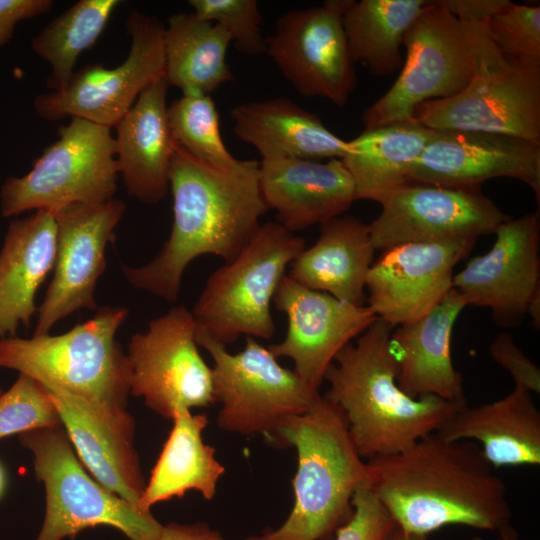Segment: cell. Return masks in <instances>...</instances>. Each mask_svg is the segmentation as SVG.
Listing matches in <instances>:
<instances>
[{"mask_svg": "<svg viewBox=\"0 0 540 540\" xmlns=\"http://www.w3.org/2000/svg\"><path fill=\"white\" fill-rule=\"evenodd\" d=\"M169 189L173 221L158 254L141 267L123 266L129 283L175 302L186 267L197 257L232 261L251 240L268 208L259 187V162L239 160L219 168L176 145Z\"/></svg>", "mask_w": 540, "mask_h": 540, "instance_id": "cell-1", "label": "cell"}, {"mask_svg": "<svg viewBox=\"0 0 540 540\" xmlns=\"http://www.w3.org/2000/svg\"><path fill=\"white\" fill-rule=\"evenodd\" d=\"M367 463L370 487L404 533L428 536L447 525L498 531L510 524L507 486L473 441L434 432Z\"/></svg>", "mask_w": 540, "mask_h": 540, "instance_id": "cell-2", "label": "cell"}, {"mask_svg": "<svg viewBox=\"0 0 540 540\" xmlns=\"http://www.w3.org/2000/svg\"><path fill=\"white\" fill-rule=\"evenodd\" d=\"M393 327L377 319L356 343L335 356L324 380V395L343 413L352 441L364 459L401 452L436 432L467 402L436 396L413 398L397 383L398 364L391 346Z\"/></svg>", "mask_w": 540, "mask_h": 540, "instance_id": "cell-3", "label": "cell"}, {"mask_svg": "<svg viewBox=\"0 0 540 540\" xmlns=\"http://www.w3.org/2000/svg\"><path fill=\"white\" fill-rule=\"evenodd\" d=\"M276 439L296 448L298 465L292 510L278 529L265 533L268 540H330L351 517L355 491L371 480L343 413L321 396L308 412L289 419Z\"/></svg>", "mask_w": 540, "mask_h": 540, "instance_id": "cell-4", "label": "cell"}, {"mask_svg": "<svg viewBox=\"0 0 540 540\" xmlns=\"http://www.w3.org/2000/svg\"><path fill=\"white\" fill-rule=\"evenodd\" d=\"M127 315L126 308L103 307L60 335L1 338L0 367L27 375L46 389L126 408L129 365L115 336Z\"/></svg>", "mask_w": 540, "mask_h": 540, "instance_id": "cell-5", "label": "cell"}, {"mask_svg": "<svg viewBox=\"0 0 540 540\" xmlns=\"http://www.w3.org/2000/svg\"><path fill=\"white\" fill-rule=\"evenodd\" d=\"M304 248L302 237L276 221L261 224L239 254L207 279L191 311L196 334L224 346L241 336L271 338L275 292Z\"/></svg>", "mask_w": 540, "mask_h": 540, "instance_id": "cell-6", "label": "cell"}, {"mask_svg": "<svg viewBox=\"0 0 540 540\" xmlns=\"http://www.w3.org/2000/svg\"><path fill=\"white\" fill-rule=\"evenodd\" d=\"M414 118L429 129L480 131L540 143V61L501 53L486 24L468 85L452 97L420 104Z\"/></svg>", "mask_w": 540, "mask_h": 540, "instance_id": "cell-7", "label": "cell"}, {"mask_svg": "<svg viewBox=\"0 0 540 540\" xmlns=\"http://www.w3.org/2000/svg\"><path fill=\"white\" fill-rule=\"evenodd\" d=\"M486 24L461 22L435 1H427L404 37L398 78L362 115L365 129L414 119L420 104L461 92L474 75Z\"/></svg>", "mask_w": 540, "mask_h": 540, "instance_id": "cell-8", "label": "cell"}, {"mask_svg": "<svg viewBox=\"0 0 540 540\" xmlns=\"http://www.w3.org/2000/svg\"><path fill=\"white\" fill-rule=\"evenodd\" d=\"M33 455L34 471L46 491V512L36 540H61L108 525L130 540H157L163 525L89 476L63 428H41L19 435Z\"/></svg>", "mask_w": 540, "mask_h": 540, "instance_id": "cell-9", "label": "cell"}, {"mask_svg": "<svg viewBox=\"0 0 540 540\" xmlns=\"http://www.w3.org/2000/svg\"><path fill=\"white\" fill-rule=\"evenodd\" d=\"M118 176L111 128L71 118L27 174L4 182L1 215L31 210L55 214L70 205L102 203L114 198Z\"/></svg>", "mask_w": 540, "mask_h": 540, "instance_id": "cell-10", "label": "cell"}, {"mask_svg": "<svg viewBox=\"0 0 540 540\" xmlns=\"http://www.w3.org/2000/svg\"><path fill=\"white\" fill-rule=\"evenodd\" d=\"M196 341L213 360V397L221 404L217 425L224 431L276 439L289 419L308 412L321 397L254 338L247 337L235 354L206 336L196 334Z\"/></svg>", "mask_w": 540, "mask_h": 540, "instance_id": "cell-11", "label": "cell"}, {"mask_svg": "<svg viewBox=\"0 0 540 540\" xmlns=\"http://www.w3.org/2000/svg\"><path fill=\"white\" fill-rule=\"evenodd\" d=\"M126 28L131 38L127 58L114 68L88 65L75 71L58 91L38 95L37 114L49 121L65 117L115 127L140 94L164 78L165 26L154 16L129 13Z\"/></svg>", "mask_w": 540, "mask_h": 540, "instance_id": "cell-12", "label": "cell"}, {"mask_svg": "<svg viewBox=\"0 0 540 540\" xmlns=\"http://www.w3.org/2000/svg\"><path fill=\"white\" fill-rule=\"evenodd\" d=\"M130 393L160 416L213 403L212 368L198 350L196 323L185 306L152 319L132 336L126 354Z\"/></svg>", "mask_w": 540, "mask_h": 540, "instance_id": "cell-13", "label": "cell"}, {"mask_svg": "<svg viewBox=\"0 0 540 540\" xmlns=\"http://www.w3.org/2000/svg\"><path fill=\"white\" fill-rule=\"evenodd\" d=\"M352 0L285 12L266 37V54L283 77L306 97H321L344 106L357 78L343 17Z\"/></svg>", "mask_w": 540, "mask_h": 540, "instance_id": "cell-14", "label": "cell"}, {"mask_svg": "<svg viewBox=\"0 0 540 540\" xmlns=\"http://www.w3.org/2000/svg\"><path fill=\"white\" fill-rule=\"evenodd\" d=\"M369 224L375 249L405 243L475 239L509 219L479 188H453L409 181L379 203Z\"/></svg>", "mask_w": 540, "mask_h": 540, "instance_id": "cell-15", "label": "cell"}, {"mask_svg": "<svg viewBox=\"0 0 540 540\" xmlns=\"http://www.w3.org/2000/svg\"><path fill=\"white\" fill-rule=\"evenodd\" d=\"M125 211L117 198L67 206L55 215L53 278L38 307L34 335L49 333L60 320L82 309L97 310L94 298L106 267L105 250Z\"/></svg>", "mask_w": 540, "mask_h": 540, "instance_id": "cell-16", "label": "cell"}, {"mask_svg": "<svg viewBox=\"0 0 540 540\" xmlns=\"http://www.w3.org/2000/svg\"><path fill=\"white\" fill-rule=\"evenodd\" d=\"M494 233L491 249L455 274L452 288L467 306L489 308L499 326L515 327L540 292L539 212L509 218Z\"/></svg>", "mask_w": 540, "mask_h": 540, "instance_id": "cell-17", "label": "cell"}, {"mask_svg": "<svg viewBox=\"0 0 540 540\" xmlns=\"http://www.w3.org/2000/svg\"><path fill=\"white\" fill-rule=\"evenodd\" d=\"M507 177L540 199V143L480 131L435 130L409 172V180L453 188H479Z\"/></svg>", "mask_w": 540, "mask_h": 540, "instance_id": "cell-18", "label": "cell"}, {"mask_svg": "<svg viewBox=\"0 0 540 540\" xmlns=\"http://www.w3.org/2000/svg\"><path fill=\"white\" fill-rule=\"evenodd\" d=\"M475 243V239L405 243L383 250L367 276V306L392 327L422 317L452 289L454 268Z\"/></svg>", "mask_w": 540, "mask_h": 540, "instance_id": "cell-19", "label": "cell"}, {"mask_svg": "<svg viewBox=\"0 0 540 540\" xmlns=\"http://www.w3.org/2000/svg\"><path fill=\"white\" fill-rule=\"evenodd\" d=\"M273 303L287 316L288 326L284 339L268 349L276 358L291 359L294 371L317 390L338 352L377 320L368 306L343 302L287 275Z\"/></svg>", "mask_w": 540, "mask_h": 540, "instance_id": "cell-20", "label": "cell"}, {"mask_svg": "<svg viewBox=\"0 0 540 540\" xmlns=\"http://www.w3.org/2000/svg\"><path fill=\"white\" fill-rule=\"evenodd\" d=\"M46 391L81 463L101 485L138 508L146 484L133 444L135 423L126 408Z\"/></svg>", "mask_w": 540, "mask_h": 540, "instance_id": "cell-21", "label": "cell"}, {"mask_svg": "<svg viewBox=\"0 0 540 540\" xmlns=\"http://www.w3.org/2000/svg\"><path fill=\"white\" fill-rule=\"evenodd\" d=\"M259 187L276 222L290 232L342 216L356 200L341 159H267L259 162Z\"/></svg>", "mask_w": 540, "mask_h": 540, "instance_id": "cell-22", "label": "cell"}, {"mask_svg": "<svg viewBox=\"0 0 540 540\" xmlns=\"http://www.w3.org/2000/svg\"><path fill=\"white\" fill-rule=\"evenodd\" d=\"M466 306L452 288L428 313L392 332L397 383L410 397L436 396L466 402L462 374L455 369L451 357L453 326Z\"/></svg>", "mask_w": 540, "mask_h": 540, "instance_id": "cell-23", "label": "cell"}, {"mask_svg": "<svg viewBox=\"0 0 540 540\" xmlns=\"http://www.w3.org/2000/svg\"><path fill=\"white\" fill-rule=\"evenodd\" d=\"M168 87L164 78L152 83L115 126L119 175L129 195L149 205L168 193L176 148L168 120Z\"/></svg>", "mask_w": 540, "mask_h": 540, "instance_id": "cell-24", "label": "cell"}, {"mask_svg": "<svg viewBox=\"0 0 540 540\" xmlns=\"http://www.w3.org/2000/svg\"><path fill=\"white\" fill-rule=\"evenodd\" d=\"M436 433L446 440L480 442L495 467L540 464V411L532 393L519 387L491 403L465 404Z\"/></svg>", "mask_w": 540, "mask_h": 540, "instance_id": "cell-25", "label": "cell"}, {"mask_svg": "<svg viewBox=\"0 0 540 540\" xmlns=\"http://www.w3.org/2000/svg\"><path fill=\"white\" fill-rule=\"evenodd\" d=\"M56 229L45 210L9 223L0 249V339L28 328L37 313L36 293L55 263Z\"/></svg>", "mask_w": 540, "mask_h": 540, "instance_id": "cell-26", "label": "cell"}, {"mask_svg": "<svg viewBox=\"0 0 540 540\" xmlns=\"http://www.w3.org/2000/svg\"><path fill=\"white\" fill-rule=\"evenodd\" d=\"M235 135L267 159H341L347 141L287 97L241 103L230 112Z\"/></svg>", "mask_w": 540, "mask_h": 540, "instance_id": "cell-27", "label": "cell"}, {"mask_svg": "<svg viewBox=\"0 0 540 540\" xmlns=\"http://www.w3.org/2000/svg\"><path fill=\"white\" fill-rule=\"evenodd\" d=\"M375 250L369 224L342 215L321 225L319 238L292 261L287 276L307 288L361 306Z\"/></svg>", "mask_w": 540, "mask_h": 540, "instance_id": "cell-28", "label": "cell"}, {"mask_svg": "<svg viewBox=\"0 0 540 540\" xmlns=\"http://www.w3.org/2000/svg\"><path fill=\"white\" fill-rule=\"evenodd\" d=\"M172 420L173 427L138 502L142 512H150L159 502L181 498L189 490L211 500L225 472L215 448L203 442L202 432L208 424L205 414L182 410Z\"/></svg>", "mask_w": 540, "mask_h": 540, "instance_id": "cell-29", "label": "cell"}, {"mask_svg": "<svg viewBox=\"0 0 540 540\" xmlns=\"http://www.w3.org/2000/svg\"><path fill=\"white\" fill-rule=\"evenodd\" d=\"M431 129L415 118L364 129L347 141L341 158L355 186L356 200L380 201L409 182V172L420 156Z\"/></svg>", "mask_w": 540, "mask_h": 540, "instance_id": "cell-30", "label": "cell"}, {"mask_svg": "<svg viewBox=\"0 0 540 540\" xmlns=\"http://www.w3.org/2000/svg\"><path fill=\"white\" fill-rule=\"evenodd\" d=\"M232 43L230 33L220 24L193 12L175 13L164 30V79L182 93L209 94L231 82L227 63Z\"/></svg>", "mask_w": 540, "mask_h": 540, "instance_id": "cell-31", "label": "cell"}, {"mask_svg": "<svg viewBox=\"0 0 540 540\" xmlns=\"http://www.w3.org/2000/svg\"><path fill=\"white\" fill-rule=\"evenodd\" d=\"M426 0H352L343 24L352 61L375 76H386L403 64L404 37Z\"/></svg>", "mask_w": 540, "mask_h": 540, "instance_id": "cell-32", "label": "cell"}, {"mask_svg": "<svg viewBox=\"0 0 540 540\" xmlns=\"http://www.w3.org/2000/svg\"><path fill=\"white\" fill-rule=\"evenodd\" d=\"M120 3L80 0L34 36L31 48L51 68L47 86L52 91L61 90L68 83L79 56L96 43Z\"/></svg>", "mask_w": 540, "mask_h": 540, "instance_id": "cell-33", "label": "cell"}, {"mask_svg": "<svg viewBox=\"0 0 540 540\" xmlns=\"http://www.w3.org/2000/svg\"><path fill=\"white\" fill-rule=\"evenodd\" d=\"M168 120L176 145L197 160L219 168L237 161L223 142L219 114L209 94L182 93L168 106Z\"/></svg>", "mask_w": 540, "mask_h": 540, "instance_id": "cell-34", "label": "cell"}, {"mask_svg": "<svg viewBox=\"0 0 540 540\" xmlns=\"http://www.w3.org/2000/svg\"><path fill=\"white\" fill-rule=\"evenodd\" d=\"M59 426L61 420L49 393L33 378L19 374L0 395V439Z\"/></svg>", "mask_w": 540, "mask_h": 540, "instance_id": "cell-35", "label": "cell"}, {"mask_svg": "<svg viewBox=\"0 0 540 540\" xmlns=\"http://www.w3.org/2000/svg\"><path fill=\"white\" fill-rule=\"evenodd\" d=\"M198 17L220 24L231 35L232 43L248 56L266 54L263 17L256 0H190Z\"/></svg>", "mask_w": 540, "mask_h": 540, "instance_id": "cell-36", "label": "cell"}, {"mask_svg": "<svg viewBox=\"0 0 540 540\" xmlns=\"http://www.w3.org/2000/svg\"><path fill=\"white\" fill-rule=\"evenodd\" d=\"M498 50L512 58L540 61V6L509 1L487 23Z\"/></svg>", "mask_w": 540, "mask_h": 540, "instance_id": "cell-37", "label": "cell"}, {"mask_svg": "<svg viewBox=\"0 0 540 540\" xmlns=\"http://www.w3.org/2000/svg\"><path fill=\"white\" fill-rule=\"evenodd\" d=\"M353 513L336 531L335 540H394L398 529L370 483L358 487L352 498ZM243 540H268L266 534Z\"/></svg>", "mask_w": 540, "mask_h": 540, "instance_id": "cell-38", "label": "cell"}, {"mask_svg": "<svg viewBox=\"0 0 540 540\" xmlns=\"http://www.w3.org/2000/svg\"><path fill=\"white\" fill-rule=\"evenodd\" d=\"M489 353L511 375L514 387L540 393L539 367L523 353L509 333H499L490 344Z\"/></svg>", "mask_w": 540, "mask_h": 540, "instance_id": "cell-39", "label": "cell"}, {"mask_svg": "<svg viewBox=\"0 0 540 540\" xmlns=\"http://www.w3.org/2000/svg\"><path fill=\"white\" fill-rule=\"evenodd\" d=\"M52 0H0V48L13 36L16 25L48 13Z\"/></svg>", "mask_w": 540, "mask_h": 540, "instance_id": "cell-40", "label": "cell"}, {"mask_svg": "<svg viewBox=\"0 0 540 540\" xmlns=\"http://www.w3.org/2000/svg\"><path fill=\"white\" fill-rule=\"evenodd\" d=\"M438 5L464 23H488L508 0H436Z\"/></svg>", "mask_w": 540, "mask_h": 540, "instance_id": "cell-41", "label": "cell"}, {"mask_svg": "<svg viewBox=\"0 0 540 540\" xmlns=\"http://www.w3.org/2000/svg\"><path fill=\"white\" fill-rule=\"evenodd\" d=\"M157 540H228L204 522L170 523L162 527Z\"/></svg>", "mask_w": 540, "mask_h": 540, "instance_id": "cell-42", "label": "cell"}, {"mask_svg": "<svg viewBox=\"0 0 540 540\" xmlns=\"http://www.w3.org/2000/svg\"><path fill=\"white\" fill-rule=\"evenodd\" d=\"M526 315L532 320V325L539 330L540 327V292L536 293L528 304Z\"/></svg>", "mask_w": 540, "mask_h": 540, "instance_id": "cell-43", "label": "cell"}, {"mask_svg": "<svg viewBox=\"0 0 540 540\" xmlns=\"http://www.w3.org/2000/svg\"><path fill=\"white\" fill-rule=\"evenodd\" d=\"M498 532V540H518V533L510 524L504 526Z\"/></svg>", "mask_w": 540, "mask_h": 540, "instance_id": "cell-44", "label": "cell"}, {"mask_svg": "<svg viewBox=\"0 0 540 540\" xmlns=\"http://www.w3.org/2000/svg\"><path fill=\"white\" fill-rule=\"evenodd\" d=\"M394 540H431L425 535L407 534L397 529Z\"/></svg>", "mask_w": 540, "mask_h": 540, "instance_id": "cell-45", "label": "cell"}, {"mask_svg": "<svg viewBox=\"0 0 540 540\" xmlns=\"http://www.w3.org/2000/svg\"><path fill=\"white\" fill-rule=\"evenodd\" d=\"M6 472L3 465L0 462V498L2 497L6 488Z\"/></svg>", "mask_w": 540, "mask_h": 540, "instance_id": "cell-46", "label": "cell"}, {"mask_svg": "<svg viewBox=\"0 0 540 540\" xmlns=\"http://www.w3.org/2000/svg\"><path fill=\"white\" fill-rule=\"evenodd\" d=\"M472 540H483L481 537H475Z\"/></svg>", "mask_w": 540, "mask_h": 540, "instance_id": "cell-47", "label": "cell"}, {"mask_svg": "<svg viewBox=\"0 0 540 540\" xmlns=\"http://www.w3.org/2000/svg\"><path fill=\"white\" fill-rule=\"evenodd\" d=\"M1 394H2V390H1V388H0V395H1Z\"/></svg>", "mask_w": 540, "mask_h": 540, "instance_id": "cell-48", "label": "cell"}]
</instances>
